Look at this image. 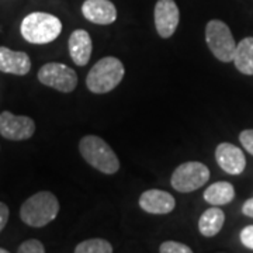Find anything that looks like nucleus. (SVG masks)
<instances>
[{
    "label": "nucleus",
    "mask_w": 253,
    "mask_h": 253,
    "mask_svg": "<svg viewBox=\"0 0 253 253\" xmlns=\"http://www.w3.org/2000/svg\"><path fill=\"white\" fill-rule=\"evenodd\" d=\"M38 81L55 90L71 93L78 86V75L63 63L49 62L38 71Z\"/></svg>",
    "instance_id": "0eeeda50"
},
{
    "label": "nucleus",
    "mask_w": 253,
    "mask_h": 253,
    "mask_svg": "<svg viewBox=\"0 0 253 253\" xmlns=\"http://www.w3.org/2000/svg\"><path fill=\"white\" fill-rule=\"evenodd\" d=\"M76 253H111L113 246L106 239L101 238H93V239H86L75 248Z\"/></svg>",
    "instance_id": "a211bd4d"
},
{
    "label": "nucleus",
    "mask_w": 253,
    "mask_h": 253,
    "mask_svg": "<svg viewBox=\"0 0 253 253\" xmlns=\"http://www.w3.org/2000/svg\"><path fill=\"white\" fill-rule=\"evenodd\" d=\"M59 212V201L51 191H38L20 208V218L28 226L41 228L54 221Z\"/></svg>",
    "instance_id": "7ed1b4c3"
},
{
    "label": "nucleus",
    "mask_w": 253,
    "mask_h": 253,
    "mask_svg": "<svg viewBox=\"0 0 253 253\" xmlns=\"http://www.w3.org/2000/svg\"><path fill=\"white\" fill-rule=\"evenodd\" d=\"M235 199V189L228 181H217L204 191V200L211 206H225Z\"/></svg>",
    "instance_id": "f3484780"
},
{
    "label": "nucleus",
    "mask_w": 253,
    "mask_h": 253,
    "mask_svg": "<svg viewBox=\"0 0 253 253\" xmlns=\"http://www.w3.org/2000/svg\"><path fill=\"white\" fill-rule=\"evenodd\" d=\"M235 68L244 75L253 76V37H246L236 44L234 61Z\"/></svg>",
    "instance_id": "dca6fc26"
},
{
    "label": "nucleus",
    "mask_w": 253,
    "mask_h": 253,
    "mask_svg": "<svg viewBox=\"0 0 253 253\" xmlns=\"http://www.w3.org/2000/svg\"><path fill=\"white\" fill-rule=\"evenodd\" d=\"M239 141H241V145L244 146L245 149L251 155H253V129L242 131L239 134Z\"/></svg>",
    "instance_id": "412c9836"
},
{
    "label": "nucleus",
    "mask_w": 253,
    "mask_h": 253,
    "mask_svg": "<svg viewBox=\"0 0 253 253\" xmlns=\"http://www.w3.org/2000/svg\"><path fill=\"white\" fill-rule=\"evenodd\" d=\"M159 252L161 253H191V248L187 245L176 242V241H166L159 246Z\"/></svg>",
    "instance_id": "6ab92c4d"
},
{
    "label": "nucleus",
    "mask_w": 253,
    "mask_h": 253,
    "mask_svg": "<svg viewBox=\"0 0 253 253\" xmlns=\"http://www.w3.org/2000/svg\"><path fill=\"white\" fill-rule=\"evenodd\" d=\"M9 207L4 203L0 201V232L4 229V226L7 224V221H9Z\"/></svg>",
    "instance_id": "5701e85b"
},
{
    "label": "nucleus",
    "mask_w": 253,
    "mask_h": 253,
    "mask_svg": "<svg viewBox=\"0 0 253 253\" xmlns=\"http://www.w3.org/2000/svg\"><path fill=\"white\" fill-rule=\"evenodd\" d=\"M206 41L211 54L221 62H232L236 42L229 27L221 20H211L206 27Z\"/></svg>",
    "instance_id": "39448f33"
},
{
    "label": "nucleus",
    "mask_w": 253,
    "mask_h": 253,
    "mask_svg": "<svg viewBox=\"0 0 253 253\" xmlns=\"http://www.w3.org/2000/svg\"><path fill=\"white\" fill-rule=\"evenodd\" d=\"M210 179L208 168L201 162L181 163L172 174V187L180 193H191L201 189Z\"/></svg>",
    "instance_id": "423d86ee"
},
{
    "label": "nucleus",
    "mask_w": 253,
    "mask_h": 253,
    "mask_svg": "<svg viewBox=\"0 0 253 253\" xmlns=\"http://www.w3.org/2000/svg\"><path fill=\"white\" fill-rule=\"evenodd\" d=\"M31 69V59L26 52L13 51L7 46H0V72L17 76L27 75Z\"/></svg>",
    "instance_id": "ddd939ff"
},
{
    "label": "nucleus",
    "mask_w": 253,
    "mask_h": 253,
    "mask_svg": "<svg viewBox=\"0 0 253 253\" xmlns=\"http://www.w3.org/2000/svg\"><path fill=\"white\" fill-rule=\"evenodd\" d=\"M155 27L159 37L170 38L180 21V11L174 0H158L155 4Z\"/></svg>",
    "instance_id": "1a4fd4ad"
},
{
    "label": "nucleus",
    "mask_w": 253,
    "mask_h": 253,
    "mask_svg": "<svg viewBox=\"0 0 253 253\" xmlns=\"http://www.w3.org/2000/svg\"><path fill=\"white\" fill-rule=\"evenodd\" d=\"M69 55L78 66L87 65L93 51V44L86 30H75L68 41Z\"/></svg>",
    "instance_id": "4468645a"
},
{
    "label": "nucleus",
    "mask_w": 253,
    "mask_h": 253,
    "mask_svg": "<svg viewBox=\"0 0 253 253\" xmlns=\"http://www.w3.org/2000/svg\"><path fill=\"white\" fill-rule=\"evenodd\" d=\"M36 123L27 116H14L10 111L0 114V135L10 141H24L34 135Z\"/></svg>",
    "instance_id": "6e6552de"
},
{
    "label": "nucleus",
    "mask_w": 253,
    "mask_h": 253,
    "mask_svg": "<svg viewBox=\"0 0 253 253\" xmlns=\"http://www.w3.org/2000/svg\"><path fill=\"white\" fill-rule=\"evenodd\" d=\"M79 152L83 159L104 174H114L120 169L117 155L104 139L97 135L83 136L79 142Z\"/></svg>",
    "instance_id": "20e7f679"
},
{
    "label": "nucleus",
    "mask_w": 253,
    "mask_h": 253,
    "mask_svg": "<svg viewBox=\"0 0 253 253\" xmlns=\"http://www.w3.org/2000/svg\"><path fill=\"white\" fill-rule=\"evenodd\" d=\"M239 238H241V242H242L245 248L253 251V225L245 226L244 229L241 231Z\"/></svg>",
    "instance_id": "4be33fe9"
},
{
    "label": "nucleus",
    "mask_w": 253,
    "mask_h": 253,
    "mask_svg": "<svg viewBox=\"0 0 253 253\" xmlns=\"http://www.w3.org/2000/svg\"><path fill=\"white\" fill-rule=\"evenodd\" d=\"M139 207L148 214H169L176 207V200L165 190H146L139 197Z\"/></svg>",
    "instance_id": "9b49d317"
},
{
    "label": "nucleus",
    "mask_w": 253,
    "mask_h": 253,
    "mask_svg": "<svg viewBox=\"0 0 253 253\" xmlns=\"http://www.w3.org/2000/svg\"><path fill=\"white\" fill-rule=\"evenodd\" d=\"M20 31L27 42L42 45L52 42L59 37L62 31V23L49 13L36 11L23 18Z\"/></svg>",
    "instance_id": "f257e3e1"
},
{
    "label": "nucleus",
    "mask_w": 253,
    "mask_h": 253,
    "mask_svg": "<svg viewBox=\"0 0 253 253\" xmlns=\"http://www.w3.org/2000/svg\"><path fill=\"white\" fill-rule=\"evenodd\" d=\"M242 212L246 217L253 218V197L245 201L244 206H242Z\"/></svg>",
    "instance_id": "b1692460"
},
{
    "label": "nucleus",
    "mask_w": 253,
    "mask_h": 253,
    "mask_svg": "<svg viewBox=\"0 0 253 253\" xmlns=\"http://www.w3.org/2000/svg\"><path fill=\"white\" fill-rule=\"evenodd\" d=\"M225 222V214L221 208L214 206L212 208L206 210L199 219L200 234L206 238H212L219 234Z\"/></svg>",
    "instance_id": "2eb2a0df"
},
{
    "label": "nucleus",
    "mask_w": 253,
    "mask_h": 253,
    "mask_svg": "<svg viewBox=\"0 0 253 253\" xmlns=\"http://www.w3.org/2000/svg\"><path fill=\"white\" fill-rule=\"evenodd\" d=\"M82 13L86 20L100 26H107L117 20V9L110 0H84Z\"/></svg>",
    "instance_id": "f8f14e48"
},
{
    "label": "nucleus",
    "mask_w": 253,
    "mask_h": 253,
    "mask_svg": "<svg viewBox=\"0 0 253 253\" xmlns=\"http://www.w3.org/2000/svg\"><path fill=\"white\" fill-rule=\"evenodd\" d=\"M18 253H44L45 248L38 239H28L18 246Z\"/></svg>",
    "instance_id": "aec40b11"
},
{
    "label": "nucleus",
    "mask_w": 253,
    "mask_h": 253,
    "mask_svg": "<svg viewBox=\"0 0 253 253\" xmlns=\"http://www.w3.org/2000/svg\"><path fill=\"white\" fill-rule=\"evenodd\" d=\"M9 251H6V249H3V248H0V253H7Z\"/></svg>",
    "instance_id": "393cba45"
},
{
    "label": "nucleus",
    "mask_w": 253,
    "mask_h": 253,
    "mask_svg": "<svg viewBox=\"0 0 253 253\" xmlns=\"http://www.w3.org/2000/svg\"><path fill=\"white\" fill-rule=\"evenodd\" d=\"M126 75L124 63L116 56H106L93 65L86 78V86L91 93L104 94L114 90Z\"/></svg>",
    "instance_id": "f03ea898"
},
{
    "label": "nucleus",
    "mask_w": 253,
    "mask_h": 253,
    "mask_svg": "<svg viewBox=\"0 0 253 253\" xmlns=\"http://www.w3.org/2000/svg\"><path fill=\"white\" fill-rule=\"evenodd\" d=\"M215 161L224 172L238 176L246 168V158L239 146L222 142L215 149Z\"/></svg>",
    "instance_id": "9d476101"
}]
</instances>
